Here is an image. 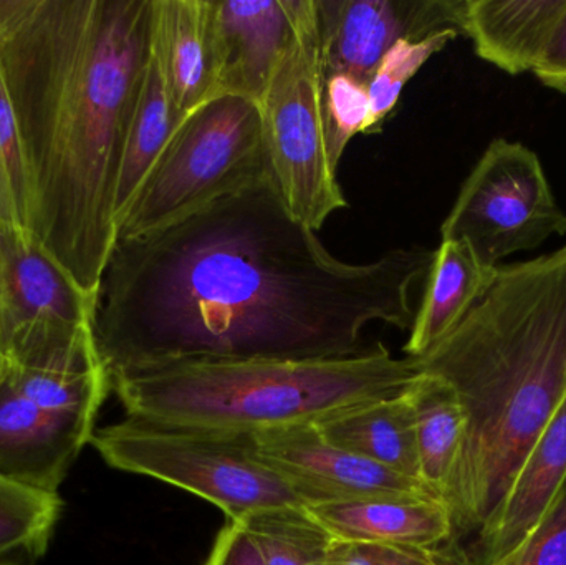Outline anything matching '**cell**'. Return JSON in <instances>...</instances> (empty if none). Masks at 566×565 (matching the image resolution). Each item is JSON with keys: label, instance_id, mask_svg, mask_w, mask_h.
<instances>
[{"label": "cell", "instance_id": "9a60e30c", "mask_svg": "<svg viewBox=\"0 0 566 565\" xmlns=\"http://www.w3.org/2000/svg\"><path fill=\"white\" fill-rule=\"evenodd\" d=\"M306 513L342 543L439 551L454 540L451 510L434 496H379L306 504Z\"/></svg>", "mask_w": 566, "mask_h": 565}, {"label": "cell", "instance_id": "ac0fdd59", "mask_svg": "<svg viewBox=\"0 0 566 565\" xmlns=\"http://www.w3.org/2000/svg\"><path fill=\"white\" fill-rule=\"evenodd\" d=\"M497 269L481 264L465 242L441 241L426 275L421 305L405 345L406 357H422L448 337L491 287Z\"/></svg>", "mask_w": 566, "mask_h": 565}, {"label": "cell", "instance_id": "6da1fadb", "mask_svg": "<svg viewBox=\"0 0 566 565\" xmlns=\"http://www.w3.org/2000/svg\"><path fill=\"white\" fill-rule=\"evenodd\" d=\"M432 258L408 248L339 261L268 178L161 231L116 239L93 341L109 380L178 364L353 357L376 322L411 331L412 291Z\"/></svg>", "mask_w": 566, "mask_h": 565}, {"label": "cell", "instance_id": "2e32d148", "mask_svg": "<svg viewBox=\"0 0 566 565\" xmlns=\"http://www.w3.org/2000/svg\"><path fill=\"white\" fill-rule=\"evenodd\" d=\"M153 46L172 102L182 115L218 96L212 0H155Z\"/></svg>", "mask_w": 566, "mask_h": 565}, {"label": "cell", "instance_id": "9c48e42d", "mask_svg": "<svg viewBox=\"0 0 566 565\" xmlns=\"http://www.w3.org/2000/svg\"><path fill=\"white\" fill-rule=\"evenodd\" d=\"M93 297L27 229L0 222V357L55 372L102 368Z\"/></svg>", "mask_w": 566, "mask_h": 565}, {"label": "cell", "instance_id": "5bb4252c", "mask_svg": "<svg viewBox=\"0 0 566 565\" xmlns=\"http://www.w3.org/2000/svg\"><path fill=\"white\" fill-rule=\"evenodd\" d=\"M566 478V395L478 536V564L501 565L537 526Z\"/></svg>", "mask_w": 566, "mask_h": 565}, {"label": "cell", "instance_id": "7c38bea8", "mask_svg": "<svg viewBox=\"0 0 566 565\" xmlns=\"http://www.w3.org/2000/svg\"><path fill=\"white\" fill-rule=\"evenodd\" d=\"M251 438L255 454L281 474L305 506L363 498L434 496L419 481L329 443L315 425L282 428Z\"/></svg>", "mask_w": 566, "mask_h": 565}, {"label": "cell", "instance_id": "52a82bcc", "mask_svg": "<svg viewBox=\"0 0 566 565\" xmlns=\"http://www.w3.org/2000/svg\"><path fill=\"white\" fill-rule=\"evenodd\" d=\"M293 35L259 100L271 179L283 205L312 231L346 208L326 151L316 0H292Z\"/></svg>", "mask_w": 566, "mask_h": 565}, {"label": "cell", "instance_id": "ba28073f", "mask_svg": "<svg viewBox=\"0 0 566 565\" xmlns=\"http://www.w3.org/2000/svg\"><path fill=\"white\" fill-rule=\"evenodd\" d=\"M109 391L103 367L55 372L7 360L0 374V478L59 494L70 468L92 443Z\"/></svg>", "mask_w": 566, "mask_h": 565}, {"label": "cell", "instance_id": "e0dca14e", "mask_svg": "<svg viewBox=\"0 0 566 565\" xmlns=\"http://www.w3.org/2000/svg\"><path fill=\"white\" fill-rule=\"evenodd\" d=\"M566 0H465L462 35L475 53L509 75L532 72Z\"/></svg>", "mask_w": 566, "mask_h": 565}, {"label": "cell", "instance_id": "4dcf8cb0", "mask_svg": "<svg viewBox=\"0 0 566 565\" xmlns=\"http://www.w3.org/2000/svg\"><path fill=\"white\" fill-rule=\"evenodd\" d=\"M7 358L0 357V374H2L3 367H6Z\"/></svg>", "mask_w": 566, "mask_h": 565}, {"label": "cell", "instance_id": "7a4b0ae2", "mask_svg": "<svg viewBox=\"0 0 566 565\" xmlns=\"http://www.w3.org/2000/svg\"><path fill=\"white\" fill-rule=\"evenodd\" d=\"M153 19L155 0H0L29 231L92 297L118 238L116 189Z\"/></svg>", "mask_w": 566, "mask_h": 565}, {"label": "cell", "instance_id": "d6986e66", "mask_svg": "<svg viewBox=\"0 0 566 565\" xmlns=\"http://www.w3.org/2000/svg\"><path fill=\"white\" fill-rule=\"evenodd\" d=\"M406 391L398 397L349 408L315 427L329 443L419 481L415 420Z\"/></svg>", "mask_w": 566, "mask_h": 565}, {"label": "cell", "instance_id": "1f68e13d", "mask_svg": "<svg viewBox=\"0 0 566 565\" xmlns=\"http://www.w3.org/2000/svg\"><path fill=\"white\" fill-rule=\"evenodd\" d=\"M0 480H2V478H0ZM3 481H6V480H3Z\"/></svg>", "mask_w": 566, "mask_h": 565}, {"label": "cell", "instance_id": "7402d4cb", "mask_svg": "<svg viewBox=\"0 0 566 565\" xmlns=\"http://www.w3.org/2000/svg\"><path fill=\"white\" fill-rule=\"evenodd\" d=\"M62 508L59 494L0 480V565H36L52 543Z\"/></svg>", "mask_w": 566, "mask_h": 565}, {"label": "cell", "instance_id": "8992f818", "mask_svg": "<svg viewBox=\"0 0 566 565\" xmlns=\"http://www.w3.org/2000/svg\"><path fill=\"white\" fill-rule=\"evenodd\" d=\"M93 448L108 467L188 491L241 521L275 508L305 506L255 454L252 438L126 417L96 428Z\"/></svg>", "mask_w": 566, "mask_h": 565}, {"label": "cell", "instance_id": "8fae6325", "mask_svg": "<svg viewBox=\"0 0 566 565\" xmlns=\"http://www.w3.org/2000/svg\"><path fill=\"white\" fill-rule=\"evenodd\" d=\"M465 0H316L323 73H348L368 83L399 40L446 30L462 35Z\"/></svg>", "mask_w": 566, "mask_h": 565}, {"label": "cell", "instance_id": "5b68a950", "mask_svg": "<svg viewBox=\"0 0 566 565\" xmlns=\"http://www.w3.org/2000/svg\"><path fill=\"white\" fill-rule=\"evenodd\" d=\"M268 178L259 103L239 95L214 96L182 119L116 239L161 231Z\"/></svg>", "mask_w": 566, "mask_h": 565}, {"label": "cell", "instance_id": "d4e9b609", "mask_svg": "<svg viewBox=\"0 0 566 565\" xmlns=\"http://www.w3.org/2000/svg\"><path fill=\"white\" fill-rule=\"evenodd\" d=\"M322 103L326 151L338 171L346 146L368 129V83L348 73H323Z\"/></svg>", "mask_w": 566, "mask_h": 565}, {"label": "cell", "instance_id": "30bf717a", "mask_svg": "<svg viewBox=\"0 0 566 565\" xmlns=\"http://www.w3.org/2000/svg\"><path fill=\"white\" fill-rule=\"evenodd\" d=\"M565 234L566 212L541 159L505 138L488 146L441 226L442 241L465 242L485 268H499L502 259Z\"/></svg>", "mask_w": 566, "mask_h": 565}, {"label": "cell", "instance_id": "cb8c5ba5", "mask_svg": "<svg viewBox=\"0 0 566 565\" xmlns=\"http://www.w3.org/2000/svg\"><path fill=\"white\" fill-rule=\"evenodd\" d=\"M458 36L455 30H446L419 42L399 40L389 49L368 82L369 123L366 135L381 132L386 119L398 108L402 88L409 80Z\"/></svg>", "mask_w": 566, "mask_h": 565}, {"label": "cell", "instance_id": "603a6c76", "mask_svg": "<svg viewBox=\"0 0 566 565\" xmlns=\"http://www.w3.org/2000/svg\"><path fill=\"white\" fill-rule=\"evenodd\" d=\"M264 565H328L335 540L305 506L275 508L238 521Z\"/></svg>", "mask_w": 566, "mask_h": 565}, {"label": "cell", "instance_id": "83f0119b", "mask_svg": "<svg viewBox=\"0 0 566 565\" xmlns=\"http://www.w3.org/2000/svg\"><path fill=\"white\" fill-rule=\"evenodd\" d=\"M328 565H459L439 551L405 550L336 541Z\"/></svg>", "mask_w": 566, "mask_h": 565}, {"label": "cell", "instance_id": "f1b7e54d", "mask_svg": "<svg viewBox=\"0 0 566 565\" xmlns=\"http://www.w3.org/2000/svg\"><path fill=\"white\" fill-rule=\"evenodd\" d=\"M202 565H264L238 521H226Z\"/></svg>", "mask_w": 566, "mask_h": 565}, {"label": "cell", "instance_id": "4316f807", "mask_svg": "<svg viewBox=\"0 0 566 565\" xmlns=\"http://www.w3.org/2000/svg\"><path fill=\"white\" fill-rule=\"evenodd\" d=\"M501 565H566V478L537 526Z\"/></svg>", "mask_w": 566, "mask_h": 565}, {"label": "cell", "instance_id": "f546056e", "mask_svg": "<svg viewBox=\"0 0 566 565\" xmlns=\"http://www.w3.org/2000/svg\"><path fill=\"white\" fill-rule=\"evenodd\" d=\"M532 73L542 85L566 95V10L552 30Z\"/></svg>", "mask_w": 566, "mask_h": 565}, {"label": "cell", "instance_id": "3957f363", "mask_svg": "<svg viewBox=\"0 0 566 565\" xmlns=\"http://www.w3.org/2000/svg\"><path fill=\"white\" fill-rule=\"evenodd\" d=\"M418 362L468 414L446 504L454 537L479 536L566 395V245L499 265L481 301Z\"/></svg>", "mask_w": 566, "mask_h": 565}, {"label": "cell", "instance_id": "484cf974", "mask_svg": "<svg viewBox=\"0 0 566 565\" xmlns=\"http://www.w3.org/2000/svg\"><path fill=\"white\" fill-rule=\"evenodd\" d=\"M29 221L30 189L22 138L0 70V222L29 231Z\"/></svg>", "mask_w": 566, "mask_h": 565}, {"label": "cell", "instance_id": "44dd1931", "mask_svg": "<svg viewBox=\"0 0 566 565\" xmlns=\"http://www.w3.org/2000/svg\"><path fill=\"white\" fill-rule=\"evenodd\" d=\"M186 115L176 108L168 88L161 63L151 49L142 90L136 100L132 125L126 136L122 169H119L118 189H116V226L122 224L126 212L132 208L139 189L148 179L149 172L165 153L176 129Z\"/></svg>", "mask_w": 566, "mask_h": 565}, {"label": "cell", "instance_id": "4fadbf2b", "mask_svg": "<svg viewBox=\"0 0 566 565\" xmlns=\"http://www.w3.org/2000/svg\"><path fill=\"white\" fill-rule=\"evenodd\" d=\"M219 95H264L293 35L292 0H212Z\"/></svg>", "mask_w": 566, "mask_h": 565}, {"label": "cell", "instance_id": "ffe728a7", "mask_svg": "<svg viewBox=\"0 0 566 565\" xmlns=\"http://www.w3.org/2000/svg\"><path fill=\"white\" fill-rule=\"evenodd\" d=\"M406 397L415 420L419 481L446 503L464 450L468 414L454 388L426 372L408 388Z\"/></svg>", "mask_w": 566, "mask_h": 565}, {"label": "cell", "instance_id": "277c9868", "mask_svg": "<svg viewBox=\"0 0 566 565\" xmlns=\"http://www.w3.org/2000/svg\"><path fill=\"white\" fill-rule=\"evenodd\" d=\"M421 374L418 358H396L376 344L332 360L168 365L109 384L126 417L252 437L398 397Z\"/></svg>", "mask_w": 566, "mask_h": 565}]
</instances>
